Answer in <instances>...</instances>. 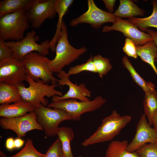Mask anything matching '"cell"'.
Listing matches in <instances>:
<instances>
[{
  "label": "cell",
  "mask_w": 157,
  "mask_h": 157,
  "mask_svg": "<svg viewBox=\"0 0 157 157\" xmlns=\"http://www.w3.org/2000/svg\"><path fill=\"white\" fill-rule=\"evenodd\" d=\"M26 81L29 86H18L22 99L30 104L35 109L42 105L46 106L48 105V101L45 97H53L55 95L61 96L62 92L55 88L57 84L48 85L41 80L36 81L26 75Z\"/></svg>",
  "instance_id": "obj_2"
},
{
  "label": "cell",
  "mask_w": 157,
  "mask_h": 157,
  "mask_svg": "<svg viewBox=\"0 0 157 157\" xmlns=\"http://www.w3.org/2000/svg\"><path fill=\"white\" fill-rule=\"evenodd\" d=\"M105 7L109 13H112L114 11V7L116 1L115 0H103Z\"/></svg>",
  "instance_id": "obj_34"
},
{
  "label": "cell",
  "mask_w": 157,
  "mask_h": 157,
  "mask_svg": "<svg viewBox=\"0 0 157 157\" xmlns=\"http://www.w3.org/2000/svg\"><path fill=\"white\" fill-rule=\"evenodd\" d=\"M145 31L151 35L153 41L157 47V31H155L152 29L148 28ZM155 62L157 63V59L156 60Z\"/></svg>",
  "instance_id": "obj_36"
},
{
  "label": "cell",
  "mask_w": 157,
  "mask_h": 157,
  "mask_svg": "<svg viewBox=\"0 0 157 157\" xmlns=\"http://www.w3.org/2000/svg\"><path fill=\"white\" fill-rule=\"evenodd\" d=\"M115 31L122 33L124 35L132 40L135 45H143L153 39L151 35L140 31L134 24L128 19L116 17V21L110 26L103 27L102 31L107 32Z\"/></svg>",
  "instance_id": "obj_13"
},
{
  "label": "cell",
  "mask_w": 157,
  "mask_h": 157,
  "mask_svg": "<svg viewBox=\"0 0 157 157\" xmlns=\"http://www.w3.org/2000/svg\"><path fill=\"white\" fill-rule=\"evenodd\" d=\"M24 65L26 74L33 80H41L47 84L57 85L58 79L53 75L51 60L37 52H32L26 55L22 60Z\"/></svg>",
  "instance_id": "obj_5"
},
{
  "label": "cell",
  "mask_w": 157,
  "mask_h": 157,
  "mask_svg": "<svg viewBox=\"0 0 157 157\" xmlns=\"http://www.w3.org/2000/svg\"><path fill=\"white\" fill-rule=\"evenodd\" d=\"M56 0H35L26 11L31 27L38 29L46 19H52L55 16Z\"/></svg>",
  "instance_id": "obj_12"
},
{
  "label": "cell",
  "mask_w": 157,
  "mask_h": 157,
  "mask_svg": "<svg viewBox=\"0 0 157 157\" xmlns=\"http://www.w3.org/2000/svg\"><path fill=\"white\" fill-rule=\"evenodd\" d=\"M143 104L144 113L147 117L148 123L151 126L153 115L157 110V92L155 90L145 93Z\"/></svg>",
  "instance_id": "obj_26"
},
{
  "label": "cell",
  "mask_w": 157,
  "mask_h": 157,
  "mask_svg": "<svg viewBox=\"0 0 157 157\" xmlns=\"http://www.w3.org/2000/svg\"><path fill=\"white\" fill-rule=\"evenodd\" d=\"M57 76L59 78L58 79L57 85H66L69 89L67 93L63 96L55 95L52 97V102L70 99H78L80 101H84L90 100L89 97L91 96V92L84 84L81 83L78 85L73 83L69 79L70 76L63 70L57 73Z\"/></svg>",
  "instance_id": "obj_14"
},
{
  "label": "cell",
  "mask_w": 157,
  "mask_h": 157,
  "mask_svg": "<svg viewBox=\"0 0 157 157\" xmlns=\"http://www.w3.org/2000/svg\"><path fill=\"white\" fill-rule=\"evenodd\" d=\"M24 141L20 138H18L14 139V143L15 148H19L23 146Z\"/></svg>",
  "instance_id": "obj_37"
},
{
  "label": "cell",
  "mask_w": 157,
  "mask_h": 157,
  "mask_svg": "<svg viewBox=\"0 0 157 157\" xmlns=\"http://www.w3.org/2000/svg\"><path fill=\"white\" fill-rule=\"evenodd\" d=\"M135 151L139 157H157V142L146 144Z\"/></svg>",
  "instance_id": "obj_30"
},
{
  "label": "cell",
  "mask_w": 157,
  "mask_h": 157,
  "mask_svg": "<svg viewBox=\"0 0 157 157\" xmlns=\"http://www.w3.org/2000/svg\"><path fill=\"white\" fill-rule=\"evenodd\" d=\"M6 147L9 150H12L15 148L14 140L12 137L7 139L6 142Z\"/></svg>",
  "instance_id": "obj_35"
},
{
  "label": "cell",
  "mask_w": 157,
  "mask_h": 157,
  "mask_svg": "<svg viewBox=\"0 0 157 157\" xmlns=\"http://www.w3.org/2000/svg\"><path fill=\"white\" fill-rule=\"evenodd\" d=\"M73 0H57L55 8L58 15V20L55 35L50 41V49L53 52L55 49L58 38L60 35L63 21V17L67 13L69 7L74 2Z\"/></svg>",
  "instance_id": "obj_18"
},
{
  "label": "cell",
  "mask_w": 157,
  "mask_h": 157,
  "mask_svg": "<svg viewBox=\"0 0 157 157\" xmlns=\"http://www.w3.org/2000/svg\"><path fill=\"white\" fill-rule=\"evenodd\" d=\"M88 9L84 13L70 22L71 27L76 26L80 24L87 23L92 27L97 29L106 23H114L116 17L113 13L102 10L96 5L93 0H88Z\"/></svg>",
  "instance_id": "obj_10"
},
{
  "label": "cell",
  "mask_w": 157,
  "mask_h": 157,
  "mask_svg": "<svg viewBox=\"0 0 157 157\" xmlns=\"http://www.w3.org/2000/svg\"><path fill=\"white\" fill-rule=\"evenodd\" d=\"M34 110V108L30 104L22 99L12 104H1L0 116L8 118L19 117Z\"/></svg>",
  "instance_id": "obj_16"
},
{
  "label": "cell",
  "mask_w": 157,
  "mask_h": 157,
  "mask_svg": "<svg viewBox=\"0 0 157 157\" xmlns=\"http://www.w3.org/2000/svg\"><path fill=\"white\" fill-rule=\"evenodd\" d=\"M5 42L0 38V61L13 56V51L5 44Z\"/></svg>",
  "instance_id": "obj_33"
},
{
  "label": "cell",
  "mask_w": 157,
  "mask_h": 157,
  "mask_svg": "<svg viewBox=\"0 0 157 157\" xmlns=\"http://www.w3.org/2000/svg\"><path fill=\"white\" fill-rule=\"evenodd\" d=\"M38 123L44 130L45 134L52 137L56 135L59 124L67 120L77 121L65 110L58 108H50L42 105L35 109Z\"/></svg>",
  "instance_id": "obj_7"
},
{
  "label": "cell",
  "mask_w": 157,
  "mask_h": 157,
  "mask_svg": "<svg viewBox=\"0 0 157 157\" xmlns=\"http://www.w3.org/2000/svg\"><path fill=\"white\" fill-rule=\"evenodd\" d=\"M92 60L97 73L101 78L106 75L112 68L110 59L103 57L100 55L94 56Z\"/></svg>",
  "instance_id": "obj_27"
},
{
  "label": "cell",
  "mask_w": 157,
  "mask_h": 157,
  "mask_svg": "<svg viewBox=\"0 0 157 157\" xmlns=\"http://www.w3.org/2000/svg\"><path fill=\"white\" fill-rule=\"evenodd\" d=\"M131 117L120 115L115 110L109 116L104 118L97 129L82 143L85 147L112 140L122 129L130 123Z\"/></svg>",
  "instance_id": "obj_1"
},
{
  "label": "cell",
  "mask_w": 157,
  "mask_h": 157,
  "mask_svg": "<svg viewBox=\"0 0 157 157\" xmlns=\"http://www.w3.org/2000/svg\"><path fill=\"white\" fill-rule=\"evenodd\" d=\"M26 75L25 66L22 60L13 57L0 61V82L18 86H25Z\"/></svg>",
  "instance_id": "obj_9"
},
{
  "label": "cell",
  "mask_w": 157,
  "mask_h": 157,
  "mask_svg": "<svg viewBox=\"0 0 157 157\" xmlns=\"http://www.w3.org/2000/svg\"><path fill=\"white\" fill-rule=\"evenodd\" d=\"M128 144L127 140L112 141L108 145L105 157H139L135 151L130 152L126 151Z\"/></svg>",
  "instance_id": "obj_22"
},
{
  "label": "cell",
  "mask_w": 157,
  "mask_h": 157,
  "mask_svg": "<svg viewBox=\"0 0 157 157\" xmlns=\"http://www.w3.org/2000/svg\"><path fill=\"white\" fill-rule=\"evenodd\" d=\"M144 113L141 116L137 125L136 133L126 149L133 152L148 143L157 142V131L150 126Z\"/></svg>",
  "instance_id": "obj_15"
},
{
  "label": "cell",
  "mask_w": 157,
  "mask_h": 157,
  "mask_svg": "<svg viewBox=\"0 0 157 157\" xmlns=\"http://www.w3.org/2000/svg\"><path fill=\"white\" fill-rule=\"evenodd\" d=\"M35 0H3L0 1V17L20 10L27 11Z\"/></svg>",
  "instance_id": "obj_20"
},
{
  "label": "cell",
  "mask_w": 157,
  "mask_h": 157,
  "mask_svg": "<svg viewBox=\"0 0 157 157\" xmlns=\"http://www.w3.org/2000/svg\"><path fill=\"white\" fill-rule=\"evenodd\" d=\"M22 100L17 86L4 82H0V104L15 103Z\"/></svg>",
  "instance_id": "obj_21"
},
{
  "label": "cell",
  "mask_w": 157,
  "mask_h": 157,
  "mask_svg": "<svg viewBox=\"0 0 157 157\" xmlns=\"http://www.w3.org/2000/svg\"><path fill=\"white\" fill-rule=\"evenodd\" d=\"M0 125L3 129L13 131L18 138H20L32 130L43 131L37 121L35 110L20 117L9 118L2 117L0 119Z\"/></svg>",
  "instance_id": "obj_11"
},
{
  "label": "cell",
  "mask_w": 157,
  "mask_h": 157,
  "mask_svg": "<svg viewBox=\"0 0 157 157\" xmlns=\"http://www.w3.org/2000/svg\"><path fill=\"white\" fill-rule=\"evenodd\" d=\"M151 3L153 6V10L150 16L142 18L133 17L129 18L128 19L143 31H145L150 27L157 28V1H152Z\"/></svg>",
  "instance_id": "obj_23"
},
{
  "label": "cell",
  "mask_w": 157,
  "mask_h": 157,
  "mask_svg": "<svg viewBox=\"0 0 157 157\" xmlns=\"http://www.w3.org/2000/svg\"><path fill=\"white\" fill-rule=\"evenodd\" d=\"M119 5L115 12L113 13L116 17L131 18L135 16H143L144 10L139 8L133 1L120 0Z\"/></svg>",
  "instance_id": "obj_19"
},
{
  "label": "cell",
  "mask_w": 157,
  "mask_h": 157,
  "mask_svg": "<svg viewBox=\"0 0 157 157\" xmlns=\"http://www.w3.org/2000/svg\"><path fill=\"white\" fill-rule=\"evenodd\" d=\"M78 157H86L83 156H78Z\"/></svg>",
  "instance_id": "obj_40"
},
{
  "label": "cell",
  "mask_w": 157,
  "mask_h": 157,
  "mask_svg": "<svg viewBox=\"0 0 157 157\" xmlns=\"http://www.w3.org/2000/svg\"><path fill=\"white\" fill-rule=\"evenodd\" d=\"M27 13L18 10L0 17V38L5 41H19L30 27Z\"/></svg>",
  "instance_id": "obj_4"
},
{
  "label": "cell",
  "mask_w": 157,
  "mask_h": 157,
  "mask_svg": "<svg viewBox=\"0 0 157 157\" xmlns=\"http://www.w3.org/2000/svg\"><path fill=\"white\" fill-rule=\"evenodd\" d=\"M0 156L3 157H6L5 154L1 151H0Z\"/></svg>",
  "instance_id": "obj_39"
},
{
  "label": "cell",
  "mask_w": 157,
  "mask_h": 157,
  "mask_svg": "<svg viewBox=\"0 0 157 157\" xmlns=\"http://www.w3.org/2000/svg\"><path fill=\"white\" fill-rule=\"evenodd\" d=\"M45 156V154L41 153L35 149L31 140L28 139L23 149L9 157H44Z\"/></svg>",
  "instance_id": "obj_28"
},
{
  "label": "cell",
  "mask_w": 157,
  "mask_h": 157,
  "mask_svg": "<svg viewBox=\"0 0 157 157\" xmlns=\"http://www.w3.org/2000/svg\"><path fill=\"white\" fill-rule=\"evenodd\" d=\"M135 47L138 56L151 66L157 76V68L155 64L157 59V47L154 42L150 41Z\"/></svg>",
  "instance_id": "obj_17"
},
{
  "label": "cell",
  "mask_w": 157,
  "mask_h": 157,
  "mask_svg": "<svg viewBox=\"0 0 157 157\" xmlns=\"http://www.w3.org/2000/svg\"><path fill=\"white\" fill-rule=\"evenodd\" d=\"M87 50L85 47L76 49L70 44L68 39L67 27L63 21L61 32L56 46V56L51 61L53 72L57 74L60 72L65 66L78 59Z\"/></svg>",
  "instance_id": "obj_3"
},
{
  "label": "cell",
  "mask_w": 157,
  "mask_h": 157,
  "mask_svg": "<svg viewBox=\"0 0 157 157\" xmlns=\"http://www.w3.org/2000/svg\"><path fill=\"white\" fill-rule=\"evenodd\" d=\"M106 101V99L101 96H97L92 100L87 101H78L76 99H70L52 102L48 104L47 107L63 109L78 121L82 114L96 110Z\"/></svg>",
  "instance_id": "obj_8"
},
{
  "label": "cell",
  "mask_w": 157,
  "mask_h": 157,
  "mask_svg": "<svg viewBox=\"0 0 157 157\" xmlns=\"http://www.w3.org/2000/svg\"><path fill=\"white\" fill-rule=\"evenodd\" d=\"M152 125L153 128L157 131V110L154 114L152 119Z\"/></svg>",
  "instance_id": "obj_38"
},
{
  "label": "cell",
  "mask_w": 157,
  "mask_h": 157,
  "mask_svg": "<svg viewBox=\"0 0 157 157\" xmlns=\"http://www.w3.org/2000/svg\"><path fill=\"white\" fill-rule=\"evenodd\" d=\"M39 39V36L36 35L35 30H32L19 41H5V43L13 51V57L22 60L26 55L33 51L45 56L49 54V50L50 49V41L47 40L38 44L36 42Z\"/></svg>",
  "instance_id": "obj_6"
},
{
  "label": "cell",
  "mask_w": 157,
  "mask_h": 157,
  "mask_svg": "<svg viewBox=\"0 0 157 157\" xmlns=\"http://www.w3.org/2000/svg\"><path fill=\"white\" fill-rule=\"evenodd\" d=\"M56 134L61 143L64 157H74L70 147V142L74 136L73 130L68 127H58Z\"/></svg>",
  "instance_id": "obj_24"
},
{
  "label": "cell",
  "mask_w": 157,
  "mask_h": 157,
  "mask_svg": "<svg viewBox=\"0 0 157 157\" xmlns=\"http://www.w3.org/2000/svg\"><path fill=\"white\" fill-rule=\"evenodd\" d=\"M123 50L128 56L134 58H138L135 45L131 39L128 38H126Z\"/></svg>",
  "instance_id": "obj_32"
},
{
  "label": "cell",
  "mask_w": 157,
  "mask_h": 157,
  "mask_svg": "<svg viewBox=\"0 0 157 157\" xmlns=\"http://www.w3.org/2000/svg\"><path fill=\"white\" fill-rule=\"evenodd\" d=\"M44 157H64L61 143L58 138L49 148Z\"/></svg>",
  "instance_id": "obj_31"
},
{
  "label": "cell",
  "mask_w": 157,
  "mask_h": 157,
  "mask_svg": "<svg viewBox=\"0 0 157 157\" xmlns=\"http://www.w3.org/2000/svg\"><path fill=\"white\" fill-rule=\"evenodd\" d=\"M93 57L90 55L87 61L82 64L70 67L67 72L69 76L75 75L84 71L97 73L92 60Z\"/></svg>",
  "instance_id": "obj_29"
},
{
  "label": "cell",
  "mask_w": 157,
  "mask_h": 157,
  "mask_svg": "<svg viewBox=\"0 0 157 157\" xmlns=\"http://www.w3.org/2000/svg\"><path fill=\"white\" fill-rule=\"evenodd\" d=\"M122 63L124 66L130 73L133 80L144 91L145 93L155 90V85L153 83L146 81L136 71L126 56L123 57Z\"/></svg>",
  "instance_id": "obj_25"
}]
</instances>
